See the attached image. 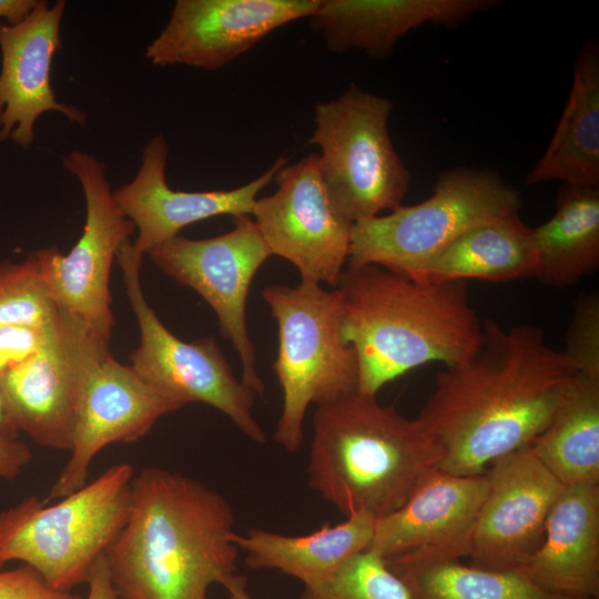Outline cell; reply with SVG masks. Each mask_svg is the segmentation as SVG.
Instances as JSON below:
<instances>
[{
  "label": "cell",
  "mask_w": 599,
  "mask_h": 599,
  "mask_svg": "<svg viewBox=\"0 0 599 599\" xmlns=\"http://www.w3.org/2000/svg\"><path fill=\"white\" fill-rule=\"evenodd\" d=\"M577 373L542 329L484 321V341L468 359L445 366L418 422L439 449L437 468L475 476L529 446L549 425Z\"/></svg>",
  "instance_id": "cell-1"
},
{
  "label": "cell",
  "mask_w": 599,
  "mask_h": 599,
  "mask_svg": "<svg viewBox=\"0 0 599 599\" xmlns=\"http://www.w3.org/2000/svg\"><path fill=\"white\" fill-rule=\"evenodd\" d=\"M234 511L226 498L180 471L134 475L129 511L106 551L120 599H209L236 575Z\"/></svg>",
  "instance_id": "cell-2"
},
{
  "label": "cell",
  "mask_w": 599,
  "mask_h": 599,
  "mask_svg": "<svg viewBox=\"0 0 599 599\" xmlns=\"http://www.w3.org/2000/svg\"><path fill=\"white\" fill-rule=\"evenodd\" d=\"M342 337L358 362V392L376 394L428 363L471 357L484 341V321L465 282L418 283L375 264L344 268Z\"/></svg>",
  "instance_id": "cell-3"
},
{
  "label": "cell",
  "mask_w": 599,
  "mask_h": 599,
  "mask_svg": "<svg viewBox=\"0 0 599 599\" xmlns=\"http://www.w3.org/2000/svg\"><path fill=\"white\" fill-rule=\"evenodd\" d=\"M439 458L417 418L356 392L316 407L308 486L346 517L377 519L400 508Z\"/></svg>",
  "instance_id": "cell-4"
},
{
  "label": "cell",
  "mask_w": 599,
  "mask_h": 599,
  "mask_svg": "<svg viewBox=\"0 0 599 599\" xmlns=\"http://www.w3.org/2000/svg\"><path fill=\"white\" fill-rule=\"evenodd\" d=\"M134 475L119 463L54 504L27 496L0 510V569L19 561L63 591L87 583L125 524Z\"/></svg>",
  "instance_id": "cell-5"
},
{
  "label": "cell",
  "mask_w": 599,
  "mask_h": 599,
  "mask_svg": "<svg viewBox=\"0 0 599 599\" xmlns=\"http://www.w3.org/2000/svg\"><path fill=\"white\" fill-rule=\"evenodd\" d=\"M263 300L277 322L278 348L272 369L283 405L274 432L286 451L304 441L303 422L309 405H326L358 392V362L342 337L343 295L313 282L267 285Z\"/></svg>",
  "instance_id": "cell-6"
},
{
  "label": "cell",
  "mask_w": 599,
  "mask_h": 599,
  "mask_svg": "<svg viewBox=\"0 0 599 599\" xmlns=\"http://www.w3.org/2000/svg\"><path fill=\"white\" fill-rule=\"evenodd\" d=\"M521 206L519 192L497 172L448 170L438 175L427 200L355 222L347 266L375 264L405 275L467 230L519 214Z\"/></svg>",
  "instance_id": "cell-7"
},
{
  "label": "cell",
  "mask_w": 599,
  "mask_h": 599,
  "mask_svg": "<svg viewBox=\"0 0 599 599\" xmlns=\"http://www.w3.org/2000/svg\"><path fill=\"white\" fill-rule=\"evenodd\" d=\"M393 102L352 83L314 106L311 144L321 149V173L335 207L351 222L403 204L410 173L395 151L388 120Z\"/></svg>",
  "instance_id": "cell-8"
},
{
  "label": "cell",
  "mask_w": 599,
  "mask_h": 599,
  "mask_svg": "<svg viewBox=\"0 0 599 599\" xmlns=\"http://www.w3.org/2000/svg\"><path fill=\"white\" fill-rule=\"evenodd\" d=\"M142 257L130 241L115 255L140 327V344L130 355L132 367L161 394L183 406L192 402L209 405L251 440L265 443V432L252 412L256 395L234 376L214 337L177 338L146 302L140 282Z\"/></svg>",
  "instance_id": "cell-9"
},
{
  "label": "cell",
  "mask_w": 599,
  "mask_h": 599,
  "mask_svg": "<svg viewBox=\"0 0 599 599\" xmlns=\"http://www.w3.org/2000/svg\"><path fill=\"white\" fill-rule=\"evenodd\" d=\"M62 165L78 177L87 205L83 232L72 250L55 247L34 252L42 277L58 309L87 327L111 337L110 274L119 248L135 225L118 206L105 174L94 155L73 150Z\"/></svg>",
  "instance_id": "cell-10"
},
{
  "label": "cell",
  "mask_w": 599,
  "mask_h": 599,
  "mask_svg": "<svg viewBox=\"0 0 599 599\" xmlns=\"http://www.w3.org/2000/svg\"><path fill=\"white\" fill-rule=\"evenodd\" d=\"M174 281L197 292L213 308L221 335L233 344L242 365L241 380L255 395L265 386L246 324L253 277L272 255L250 215L234 217L232 231L205 240L175 236L148 253Z\"/></svg>",
  "instance_id": "cell-11"
},
{
  "label": "cell",
  "mask_w": 599,
  "mask_h": 599,
  "mask_svg": "<svg viewBox=\"0 0 599 599\" xmlns=\"http://www.w3.org/2000/svg\"><path fill=\"white\" fill-rule=\"evenodd\" d=\"M102 335L59 311L42 348L0 375L9 416L38 445L70 451L85 379Z\"/></svg>",
  "instance_id": "cell-12"
},
{
  "label": "cell",
  "mask_w": 599,
  "mask_h": 599,
  "mask_svg": "<svg viewBox=\"0 0 599 599\" xmlns=\"http://www.w3.org/2000/svg\"><path fill=\"white\" fill-rule=\"evenodd\" d=\"M274 180L276 192L256 199L251 213L272 255L294 264L301 282L337 287L354 223L331 201L318 154L284 165Z\"/></svg>",
  "instance_id": "cell-13"
},
{
  "label": "cell",
  "mask_w": 599,
  "mask_h": 599,
  "mask_svg": "<svg viewBox=\"0 0 599 599\" xmlns=\"http://www.w3.org/2000/svg\"><path fill=\"white\" fill-rule=\"evenodd\" d=\"M181 407L143 380L132 365L119 363L109 344L102 345L88 370L70 458L43 500L51 502L83 487L101 449L139 440L160 417Z\"/></svg>",
  "instance_id": "cell-14"
},
{
  "label": "cell",
  "mask_w": 599,
  "mask_h": 599,
  "mask_svg": "<svg viewBox=\"0 0 599 599\" xmlns=\"http://www.w3.org/2000/svg\"><path fill=\"white\" fill-rule=\"evenodd\" d=\"M319 0H177L161 33L148 45L154 65L224 68L272 31L309 18Z\"/></svg>",
  "instance_id": "cell-15"
},
{
  "label": "cell",
  "mask_w": 599,
  "mask_h": 599,
  "mask_svg": "<svg viewBox=\"0 0 599 599\" xmlns=\"http://www.w3.org/2000/svg\"><path fill=\"white\" fill-rule=\"evenodd\" d=\"M486 476L488 487L473 534L470 566L517 570L540 547L548 515L564 485L530 446L496 459Z\"/></svg>",
  "instance_id": "cell-16"
},
{
  "label": "cell",
  "mask_w": 599,
  "mask_h": 599,
  "mask_svg": "<svg viewBox=\"0 0 599 599\" xmlns=\"http://www.w3.org/2000/svg\"><path fill=\"white\" fill-rule=\"evenodd\" d=\"M486 471L475 476L433 469L394 512L375 519L367 550L385 560H459L468 557Z\"/></svg>",
  "instance_id": "cell-17"
},
{
  "label": "cell",
  "mask_w": 599,
  "mask_h": 599,
  "mask_svg": "<svg viewBox=\"0 0 599 599\" xmlns=\"http://www.w3.org/2000/svg\"><path fill=\"white\" fill-rule=\"evenodd\" d=\"M67 3L53 6L38 0L32 12L20 23L0 21V142L12 140L29 148L34 140V123L49 111L65 115L83 125L85 113L59 102L51 85V64L62 48L60 27Z\"/></svg>",
  "instance_id": "cell-18"
},
{
  "label": "cell",
  "mask_w": 599,
  "mask_h": 599,
  "mask_svg": "<svg viewBox=\"0 0 599 599\" xmlns=\"http://www.w3.org/2000/svg\"><path fill=\"white\" fill-rule=\"evenodd\" d=\"M167 155L165 138L161 134L153 136L143 148L135 177L113 191L118 206L139 230L132 244L143 255L195 222L219 215H251L260 191L288 161L281 155L258 177L233 190L185 192L167 185Z\"/></svg>",
  "instance_id": "cell-19"
},
{
  "label": "cell",
  "mask_w": 599,
  "mask_h": 599,
  "mask_svg": "<svg viewBox=\"0 0 599 599\" xmlns=\"http://www.w3.org/2000/svg\"><path fill=\"white\" fill-rule=\"evenodd\" d=\"M497 3L496 0H319L308 19L328 51L359 50L370 58L384 59L415 28L426 23L453 28Z\"/></svg>",
  "instance_id": "cell-20"
},
{
  "label": "cell",
  "mask_w": 599,
  "mask_h": 599,
  "mask_svg": "<svg viewBox=\"0 0 599 599\" xmlns=\"http://www.w3.org/2000/svg\"><path fill=\"white\" fill-rule=\"evenodd\" d=\"M517 570L548 592L599 599V485L562 487L540 547Z\"/></svg>",
  "instance_id": "cell-21"
},
{
  "label": "cell",
  "mask_w": 599,
  "mask_h": 599,
  "mask_svg": "<svg viewBox=\"0 0 599 599\" xmlns=\"http://www.w3.org/2000/svg\"><path fill=\"white\" fill-rule=\"evenodd\" d=\"M536 256L532 227L519 214L476 225L404 276L418 283L531 278Z\"/></svg>",
  "instance_id": "cell-22"
},
{
  "label": "cell",
  "mask_w": 599,
  "mask_h": 599,
  "mask_svg": "<svg viewBox=\"0 0 599 599\" xmlns=\"http://www.w3.org/2000/svg\"><path fill=\"white\" fill-rule=\"evenodd\" d=\"M375 518L355 512L337 525L325 522L313 532L286 536L253 528L233 540L245 552L244 564L253 570L274 569L301 580L304 587L331 577L347 560L368 549Z\"/></svg>",
  "instance_id": "cell-23"
},
{
  "label": "cell",
  "mask_w": 599,
  "mask_h": 599,
  "mask_svg": "<svg viewBox=\"0 0 599 599\" xmlns=\"http://www.w3.org/2000/svg\"><path fill=\"white\" fill-rule=\"evenodd\" d=\"M548 181L599 187V47L595 40L578 53L564 113L526 179L529 185Z\"/></svg>",
  "instance_id": "cell-24"
},
{
  "label": "cell",
  "mask_w": 599,
  "mask_h": 599,
  "mask_svg": "<svg viewBox=\"0 0 599 599\" xmlns=\"http://www.w3.org/2000/svg\"><path fill=\"white\" fill-rule=\"evenodd\" d=\"M534 278L565 287L599 268V187L562 184L555 213L532 227Z\"/></svg>",
  "instance_id": "cell-25"
},
{
  "label": "cell",
  "mask_w": 599,
  "mask_h": 599,
  "mask_svg": "<svg viewBox=\"0 0 599 599\" xmlns=\"http://www.w3.org/2000/svg\"><path fill=\"white\" fill-rule=\"evenodd\" d=\"M564 485H599V378L576 374L546 429L529 445Z\"/></svg>",
  "instance_id": "cell-26"
},
{
  "label": "cell",
  "mask_w": 599,
  "mask_h": 599,
  "mask_svg": "<svg viewBox=\"0 0 599 599\" xmlns=\"http://www.w3.org/2000/svg\"><path fill=\"white\" fill-rule=\"evenodd\" d=\"M413 599H573L548 592L518 570H488L459 560H386Z\"/></svg>",
  "instance_id": "cell-27"
},
{
  "label": "cell",
  "mask_w": 599,
  "mask_h": 599,
  "mask_svg": "<svg viewBox=\"0 0 599 599\" xmlns=\"http://www.w3.org/2000/svg\"><path fill=\"white\" fill-rule=\"evenodd\" d=\"M301 599L413 598L386 560L372 550H365L347 560L324 581L304 587Z\"/></svg>",
  "instance_id": "cell-28"
},
{
  "label": "cell",
  "mask_w": 599,
  "mask_h": 599,
  "mask_svg": "<svg viewBox=\"0 0 599 599\" xmlns=\"http://www.w3.org/2000/svg\"><path fill=\"white\" fill-rule=\"evenodd\" d=\"M58 315L33 253L22 263L0 262V326H48Z\"/></svg>",
  "instance_id": "cell-29"
},
{
  "label": "cell",
  "mask_w": 599,
  "mask_h": 599,
  "mask_svg": "<svg viewBox=\"0 0 599 599\" xmlns=\"http://www.w3.org/2000/svg\"><path fill=\"white\" fill-rule=\"evenodd\" d=\"M577 374L599 378V294H580L561 351Z\"/></svg>",
  "instance_id": "cell-30"
},
{
  "label": "cell",
  "mask_w": 599,
  "mask_h": 599,
  "mask_svg": "<svg viewBox=\"0 0 599 599\" xmlns=\"http://www.w3.org/2000/svg\"><path fill=\"white\" fill-rule=\"evenodd\" d=\"M53 323L48 326L1 325L0 375L38 353L44 345Z\"/></svg>",
  "instance_id": "cell-31"
},
{
  "label": "cell",
  "mask_w": 599,
  "mask_h": 599,
  "mask_svg": "<svg viewBox=\"0 0 599 599\" xmlns=\"http://www.w3.org/2000/svg\"><path fill=\"white\" fill-rule=\"evenodd\" d=\"M0 599H82L53 589L32 567L21 564L12 569H0Z\"/></svg>",
  "instance_id": "cell-32"
},
{
  "label": "cell",
  "mask_w": 599,
  "mask_h": 599,
  "mask_svg": "<svg viewBox=\"0 0 599 599\" xmlns=\"http://www.w3.org/2000/svg\"><path fill=\"white\" fill-rule=\"evenodd\" d=\"M32 460V451L19 438L0 436V479L12 480Z\"/></svg>",
  "instance_id": "cell-33"
},
{
  "label": "cell",
  "mask_w": 599,
  "mask_h": 599,
  "mask_svg": "<svg viewBox=\"0 0 599 599\" xmlns=\"http://www.w3.org/2000/svg\"><path fill=\"white\" fill-rule=\"evenodd\" d=\"M87 585L89 593L85 599H120L110 578L106 554L93 566Z\"/></svg>",
  "instance_id": "cell-34"
},
{
  "label": "cell",
  "mask_w": 599,
  "mask_h": 599,
  "mask_svg": "<svg viewBox=\"0 0 599 599\" xmlns=\"http://www.w3.org/2000/svg\"><path fill=\"white\" fill-rule=\"evenodd\" d=\"M38 0H0V18L10 26L22 22L35 8Z\"/></svg>",
  "instance_id": "cell-35"
},
{
  "label": "cell",
  "mask_w": 599,
  "mask_h": 599,
  "mask_svg": "<svg viewBox=\"0 0 599 599\" xmlns=\"http://www.w3.org/2000/svg\"><path fill=\"white\" fill-rule=\"evenodd\" d=\"M0 436L8 437V438H18L19 436V432L9 416L3 392L1 388V384H0Z\"/></svg>",
  "instance_id": "cell-36"
},
{
  "label": "cell",
  "mask_w": 599,
  "mask_h": 599,
  "mask_svg": "<svg viewBox=\"0 0 599 599\" xmlns=\"http://www.w3.org/2000/svg\"><path fill=\"white\" fill-rule=\"evenodd\" d=\"M230 599H253L246 588V580L243 576L235 575L225 586Z\"/></svg>",
  "instance_id": "cell-37"
}]
</instances>
